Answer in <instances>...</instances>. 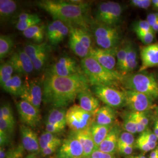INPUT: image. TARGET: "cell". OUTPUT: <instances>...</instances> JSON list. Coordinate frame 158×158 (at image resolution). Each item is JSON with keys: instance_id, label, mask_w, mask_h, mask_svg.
Masks as SVG:
<instances>
[{"instance_id": "obj_21", "label": "cell", "mask_w": 158, "mask_h": 158, "mask_svg": "<svg viewBox=\"0 0 158 158\" xmlns=\"http://www.w3.org/2000/svg\"><path fill=\"white\" fill-rule=\"evenodd\" d=\"M138 64V52L134 44L130 40H128V48L124 62L119 71L123 76L128 74L132 73Z\"/></svg>"}, {"instance_id": "obj_58", "label": "cell", "mask_w": 158, "mask_h": 158, "mask_svg": "<svg viewBox=\"0 0 158 158\" xmlns=\"http://www.w3.org/2000/svg\"><path fill=\"white\" fill-rule=\"evenodd\" d=\"M155 114H156V115L158 117V106H156L155 107Z\"/></svg>"}, {"instance_id": "obj_8", "label": "cell", "mask_w": 158, "mask_h": 158, "mask_svg": "<svg viewBox=\"0 0 158 158\" xmlns=\"http://www.w3.org/2000/svg\"><path fill=\"white\" fill-rule=\"evenodd\" d=\"M92 92L106 106L113 108H119L125 106L124 91L119 90L115 86L93 85Z\"/></svg>"}, {"instance_id": "obj_6", "label": "cell", "mask_w": 158, "mask_h": 158, "mask_svg": "<svg viewBox=\"0 0 158 158\" xmlns=\"http://www.w3.org/2000/svg\"><path fill=\"white\" fill-rule=\"evenodd\" d=\"M123 8L117 2L106 1L100 3L97 8L96 22L111 27H118L122 21Z\"/></svg>"}, {"instance_id": "obj_47", "label": "cell", "mask_w": 158, "mask_h": 158, "mask_svg": "<svg viewBox=\"0 0 158 158\" xmlns=\"http://www.w3.org/2000/svg\"><path fill=\"white\" fill-rule=\"evenodd\" d=\"M89 158H116L113 154L102 152L98 149L94 151Z\"/></svg>"}, {"instance_id": "obj_13", "label": "cell", "mask_w": 158, "mask_h": 158, "mask_svg": "<svg viewBox=\"0 0 158 158\" xmlns=\"http://www.w3.org/2000/svg\"><path fill=\"white\" fill-rule=\"evenodd\" d=\"M83 147L72 132L63 140L56 152V158H83Z\"/></svg>"}, {"instance_id": "obj_40", "label": "cell", "mask_w": 158, "mask_h": 158, "mask_svg": "<svg viewBox=\"0 0 158 158\" xmlns=\"http://www.w3.org/2000/svg\"><path fill=\"white\" fill-rule=\"evenodd\" d=\"M135 143V138L132 134H131L127 131L121 132L119 135L118 144L134 147Z\"/></svg>"}, {"instance_id": "obj_12", "label": "cell", "mask_w": 158, "mask_h": 158, "mask_svg": "<svg viewBox=\"0 0 158 158\" xmlns=\"http://www.w3.org/2000/svg\"><path fill=\"white\" fill-rule=\"evenodd\" d=\"M125 95V106L132 112L145 113L153 107L151 97L141 93L129 90H124Z\"/></svg>"}, {"instance_id": "obj_1", "label": "cell", "mask_w": 158, "mask_h": 158, "mask_svg": "<svg viewBox=\"0 0 158 158\" xmlns=\"http://www.w3.org/2000/svg\"><path fill=\"white\" fill-rule=\"evenodd\" d=\"M42 83L43 102L53 108L66 107L90 85L84 73L68 77L44 74Z\"/></svg>"}, {"instance_id": "obj_50", "label": "cell", "mask_w": 158, "mask_h": 158, "mask_svg": "<svg viewBox=\"0 0 158 158\" xmlns=\"http://www.w3.org/2000/svg\"><path fill=\"white\" fill-rule=\"evenodd\" d=\"M147 22L152 27L155 23L158 22V12L150 13L147 15L146 18Z\"/></svg>"}, {"instance_id": "obj_28", "label": "cell", "mask_w": 158, "mask_h": 158, "mask_svg": "<svg viewBox=\"0 0 158 158\" xmlns=\"http://www.w3.org/2000/svg\"><path fill=\"white\" fill-rule=\"evenodd\" d=\"M113 126L102 125L97 124L95 122L91 126L90 128L91 134L97 149L105 139Z\"/></svg>"}, {"instance_id": "obj_11", "label": "cell", "mask_w": 158, "mask_h": 158, "mask_svg": "<svg viewBox=\"0 0 158 158\" xmlns=\"http://www.w3.org/2000/svg\"><path fill=\"white\" fill-rule=\"evenodd\" d=\"M21 100L28 102L40 110L43 102V88L42 81L36 79H27L23 81V90L19 97Z\"/></svg>"}, {"instance_id": "obj_2", "label": "cell", "mask_w": 158, "mask_h": 158, "mask_svg": "<svg viewBox=\"0 0 158 158\" xmlns=\"http://www.w3.org/2000/svg\"><path fill=\"white\" fill-rule=\"evenodd\" d=\"M38 7L48 13L54 20L89 30L91 26L88 15L89 5L85 2L42 0L37 2Z\"/></svg>"}, {"instance_id": "obj_43", "label": "cell", "mask_w": 158, "mask_h": 158, "mask_svg": "<svg viewBox=\"0 0 158 158\" xmlns=\"http://www.w3.org/2000/svg\"><path fill=\"white\" fill-rule=\"evenodd\" d=\"M15 124L12 123L10 121L0 115V130L3 131L6 134L10 136L13 133Z\"/></svg>"}, {"instance_id": "obj_25", "label": "cell", "mask_w": 158, "mask_h": 158, "mask_svg": "<svg viewBox=\"0 0 158 158\" xmlns=\"http://www.w3.org/2000/svg\"><path fill=\"white\" fill-rule=\"evenodd\" d=\"M116 117L114 108L108 106L100 108L96 114L95 123L106 126H112Z\"/></svg>"}, {"instance_id": "obj_18", "label": "cell", "mask_w": 158, "mask_h": 158, "mask_svg": "<svg viewBox=\"0 0 158 158\" xmlns=\"http://www.w3.org/2000/svg\"><path fill=\"white\" fill-rule=\"evenodd\" d=\"M19 132L22 145L25 151L34 155L40 152L39 138L32 128L25 125H21Z\"/></svg>"}, {"instance_id": "obj_3", "label": "cell", "mask_w": 158, "mask_h": 158, "mask_svg": "<svg viewBox=\"0 0 158 158\" xmlns=\"http://www.w3.org/2000/svg\"><path fill=\"white\" fill-rule=\"evenodd\" d=\"M80 66L83 73L93 85L115 86L121 84L123 76L117 71H111L104 68L91 57L81 59Z\"/></svg>"}, {"instance_id": "obj_37", "label": "cell", "mask_w": 158, "mask_h": 158, "mask_svg": "<svg viewBox=\"0 0 158 158\" xmlns=\"http://www.w3.org/2000/svg\"><path fill=\"white\" fill-rule=\"evenodd\" d=\"M127 48H128V40L121 44V45L119 46L118 48L117 53V66H116V70L118 72H119L124 62L125 59L127 52Z\"/></svg>"}, {"instance_id": "obj_19", "label": "cell", "mask_w": 158, "mask_h": 158, "mask_svg": "<svg viewBox=\"0 0 158 158\" xmlns=\"http://www.w3.org/2000/svg\"><path fill=\"white\" fill-rule=\"evenodd\" d=\"M142 64L138 72L146 71L147 69L158 66V42L139 48Z\"/></svg>"}, {"instance_id": "obj_52", "label": "cell", "mask_w": 158, "mask_h": 158, "mask_svg": "<svg viewBox=\"0 0 158 158\" xmlns=\"http://www.w3.org/2000/svg\"><path fill=\"white\" fill-rule=\"evenodd\" d=\"M148 158H158V146L151 152Z\"/></svg>"}, {"instance_id": "obj_39", "label": "cell", "mask_w": 158, "mask_h": 158, "mask_svg": "<svg viewBox=\"0 0 158 158\" xmlns=\"http://www.w3.org/2000/svg\"><path fill=\"white\" fill-rule=\"evenodd\" d=\"M136 36L145 45H149L153 44L155 38V32L153 31L149 32H136Z\"/></svg>"}, {"instance_id": "obj_56", "label": "cell", "mask_w": 158, "mask_h": 158, "mask_svg": "<svg viewBox=\"0 0 158 158\" xmlns=\"http://www.w3.org/2000/svg\"><path fill=\"white\" fill-rule=\"evenodd\" d=\"M127 158H148L145 155H136V156H131Z\"/></svg>"}, {"instance_id": "obj_5", "label": "cell", "mask_w": 158, "mask_h": 158, "mask_svg": "<svg viewBox=\"0 0 158 158\" xmlns=\"http://www.w3.org/2000/svg\"><path fill=\"white\" fill-rule=\"evenodd\" d=\"M93 26V34L98 48L110 49L118 47L122 38L118 27H111L97 22Z\"/></svg>"}, {"instance_id": "obj_51", "label": "cell", "mask_w": 158, "mask_h": 158, "mask_svg": "<svg viewBox=\"0 0 158 158\" xmlns=\"http://www.w3.org/2000/svg\"><path fill=\"white\" fill-rule=\"evenodd\" d=\"M37 14H29V13H21L20 14L18 17H17V21L16 22H19V21H22L24 20H27L29 19L35 17Z\"/></svg>"}, {"instance_id": "obj_4", "label": "cell", "mask_w": 158, "mask_h": 158, "mask_svg": "<svg viewBox=\"0 0 158 158\" xmlns=\"http://www.w3.org/2000/svg\"><path fill=\"white\" fill-rule=\"evenodd\" d=\"M121 85L125 90L146 94L154 100L158 98V80L153 74L146 71L123 76Z\"/></svg>"}, {"instance_id": "obj_46", "label": "cell", "mask_w": 158, "mask_h": 158, "mask_svg": "<svg viewBox=\"0 0 158 158\" xmlns=\"http://www.w3.org/2000/svg\"><path fill=\"white\" fill-rule=\"evenodd\" d=\"M134 150L133 146H129L126 145L118 144L117 151L119 152L124 155H130Z\"/></svg>"}, {"instance_id": "obj_14", "label": "cell", "mask_w": 158, "mask_h": 158, "mask_svg": "<svg viewBox=\"0 0 158 158\" xmlns=\"http://www.w3.org/2000/svg\"><path fill=\"white\" fill-rule=\"evenodd\" d=\"M16 107L20 121L23 125L31 128L39 125L40 121V110L23 100L17 102Z\"/></svg>"}, {"instance_id": "obj_30", "label": "cell", "mask_w": 158, "mask_h": 158, "mask_svg": "<svg viewBox=\"0 0 158 158\" xmlns=\"http://www.w3.org/2000/svg\"><path fill=\"white\" fill-rule=\"evenodd\" d=\"M18 6L16 1L13 0L0 1V18L1 21L10 19L17 11Z\"/></svg>"}, {"instance_id": "obj_24", "label": "cell", "mask_w": 158, "mask_h": 158, "mask_svg": "<svg viewBox=\"0 0 158 158\" xmlns=\"http://www.w3.org/2000/svg\"><path fill=\"white\" fill-rule=\"evenodd\" d=\"M72 132L83 147L84 152L83 158H90L91 153L97 149L93 139L90 128Z\"/></svg>"}, {"instance_id": "obj_17", "label": "cell", "mask_w": 158, "mask_h": 158, "mask_svg": "<svg viewBox=\"0 0 158 158\" xmlns=\"http://www.w3.org/2000/svg\"><path fill=\"white\" fill-rule=\"evenodd\" d=\"M15 72L18 74L28 76L34 72V64L23 49H18L12 53L10 59Z\"/></svg>"}, {"instance_id": "obj_35", "label": "cell", "mask_w": 158, "mask_h": 158, "mask_svg": "<svg viewBox=\"0 0 158 158\" xmlns=\"http://www.w3.org/2000/svg\"><path fill=\"white\" fill-rule=\"evenodd\" d=\"M41 23V19L40 16L37 14L35 17L29 19L27 20H24L22 21L16 22L15 28L19 31L23 32L27 29L33 27L35 25L40 24Z\"/></svg>"}, {"instance_id": "obj_20", "label": "cell", "mask_w": 158, "mask_h": 158, "mask_svg": "<svg viewBox=\"0 0 158 158\" xmlns=\"http://www.w3.org/2000/svg\"><path fill=\"white\" fill-rule=\"evenodd\" d=\"M70 32L69 35V46L77 56L83 59L89 56L90 50L86 48L81 40L77 31V27L69 25Z\"/></svg>"}, {"instance_id": "obj_22", "label": "cell", "mask_w": 158, "mask_h": 158, "mask_svg": "<svg viewBox=\"0 0 158 158\" xmlns=\"http://www.w3.org/2000/svg\"><path fill=\"white\" fill-rule=\"evenodd\" d=\"M80 107L89 113L96 114L100 108V100L90 90L81 92L77 96Z\"/></svg>"}, {"instance_id": "obj_45", "label": "cell", "mask_w": 158, "mask_h": 158, "mask_svg": "<svg viewBox=\"0 0 158 158\" xmlns=\"http://www.w3.org/2000/svg\"><path fill=\"white\" fill-rule=\"evenodd\" d=\"M62 143H55L53 145H50L49 147H46L43 149H41L40 153L44 156H50L51 155H52L53 153L56 152L57 151L58 149L59 148V147H60Z\"/></svg>"}, {"instance_id": "obj_49", "label": "cell", "mask_w": 158, "mask_h": 158, "mask_svg": "<svg viewBox=\"0 0 158 158\" xmlns=\"http://www.w3.org/2000/svg\"><path fill=\"white\" fill-rule=\"evenodd\" d=\"M10 141V136L6 134L2 130H0V145L1 147L7 145Z\"/></svg>"}, {"instance_id": "obj_44", "label": "cell", "mask_w": 158, "mask_h": 158, "mask_svg": "<svg viewBox=\"0 0 158 158\" xmlns=\"http://www.w3.org/2000/svg\"><path fill=\"white\" fill-rule=\"evenodd\" d=\"M131 4L141 9H148L152 4L151 0H132L130 2Z\"/></svg>"}, {"instance_id": "obj_7", "label": "cell", "mask_w": 158, "mask_h": 158, "mask_svg": "<svg viewBox=\"0 0 158 158\" xmlns=\"http://www.w3.org/2000/svg\"><path fill=\"white\" fill-rule=\"evenodd\" d=\"M95 119L96 114L89 113L78 105L72 106L67 110L66 124L72 132L90 128Z\"/></svg>"}, {"instance_id": "obj_54", "label": "cell", "mask_w": 158, "mask_h": 158, "mask_svg": "<svg viewBox=\"0 0 158 158\" xmlns=\"http://www.w3.org/2000/svg\"><path fill=\"white\" fill-rule=\"evenodd\" d=\"M151 28L152 29L153 31L156 33V32H158V22L155 23L151 27Z\"/></svg>"}, {"instance_id": "obj_38", "label": "cell", "mask_w": 158, "mask_h": 158, "mask_svg": "<svg viewBox=\"0 0 158 158\" xmlns=\"http://www.w3.org/2000/svg\"><path fill=\"white\" fill-rule=\"evenodd\" d=\"M135 146L138 149H140L143 152H149L153 151L156 147L157 144L148 141L147 140L139 136L136 140Z\"/></svg>"}, {"instance_id": "obj_10", "label": "cell", "mask_w": 158, "mask_h": 158, "mask_svg": "<svg viewBox=\"0 0 158 158\" xmlns=\"http://www.w3.org/2000/svg\"><path fill=\"white\" fill-rule=\"evenodd\" d=\"M81 73H83L82 69L76 60L70 56L64 55L47 68L45 74L68 77Z\"/></svg>"}, {"instance_id": "obj_26", "label": "cell", "mask_w": 158, "mask_h": 158, "mask_svg": "<svg viewBox=\"0 0 158 158\" xmlns=\"http://www.w3.org/2000/svg\"><path fill=\"white\" fill-rule=\"evenodd\" d=\"M66 108H53L49 113L46 123L65 128L66 125Z\"/></svg>"}, {"instance_id": "obj_32", "label": "cell", "mask_w": 158, "mask_h": 158, "mask_svg": "<svg viewBox=\"0 0 158 158\" xmlns=\"http://www.w3.org/2000/svg\"><path fill=\"white\" fill-rule=\"evenodd\" d=\"M15 72L10 60L6 61H2L1 62L0 66V84L2 86L14 76L13 74Z\"/></svg>"}, {"instance_id": "obj_48", "label": "cell", "mask_w": 158, "mask_h": 158, "mask_svg": "<svg viewBox=\"0 0 158 158\" xmlns=\"http://www.w3.org/2000/svg\"><path fill=\"white\" fill-rule=\"evenodd\" d=\"M64 130V128H63L62 127L46 123V131L51 132L52 134H58L62 132Z\"/></svg>"}, {"instance_id": "obj_31", "label": "cell", "mask_w": 158, "mask_h": 158, "mask_svg": "<svg viewBox=\"0 0 158 158\" xmlns=\"http://www.w3.org/2000/svg\"><path fill=\"white\" fill-rule=\"evenodd\" d=\"M14 43L10 36L1 35L0 36V58L2 60L12 52Z\"/></svg>"}, {"instance_id": "obj_16", "label": "cell", "mask_w": 158, "mask_h": 158, "mask_svg": "<svg viewBox=\"0 0 158 158\" xmlns=\"http://www.w3.org/2000/svg\"><path fill=\"white\" fill-rule=\"evenodd\" d=\"M69 25L60 20H53L46 28V36L51 46L59 45L69 36Z\"/></svg>"}, {"instance_id": "obj_34", "label": "cell", "mask_w": 158, "mask_h": 158, "mask_svg": "<svg viewBox=\"0 0 158 158\" xmlns=\"http://www.w3.org/2000/svg\"><path fill=\"white\" fill-rule=\"evenodd\" d=\"M23 145H18L14 148L5 149L3 147L0 149V158H22L24 154Z\"/></svg>"}, {"instance_id": "obj_33", "label": "cell", "mask_w": 158, "mask_h": 158, "mask_svg": "<svg viewBox=\"0 0 158 158\" xmlns=\"http://www.w3.org/2000/svg\"><path fill=\"white\" fill-rule=\"evenodd\" d=\"M40 150L55 143H62L63 141L58 138L56 134L49 132H44L39 138Z\"/></svg>"}, {"instance_id": "obj_55", "label": "cell", "mask_w": 158, "mask_h": 158, "mask_svg": "<svg viewBox=\"0 0 158 158\" xmlns=\"http://www.w3.org/2000/svg\"><path fill=\"white\" fill-rule=\"evenodd\" d=\"M152 4L155 8L158 10V0H152Z\"/></svg>"}, {"instance_id": "obj_23", "label": "cell", "mask_w": 158, "mask_h": 158, "mask_svg": "<svg viewBox=\"0 0 158 158\" xmlns=\"http://www.w3.org/2000/svg\"><path fill=\"white\" fill-rule=\"evenodd\" d=\"M120 134L121 131L118 126L117 125H113L105 139L98 148V149L103 152L114 155L117 151L118 139Z\"/></svg>"}, {"instance_id": "obj_42", "label": "cell", "mask_w": 158, "mask_h": 158, "mask_svg": "<svg viewBox=\"0 0 158 158\" xmlns=\"http://www.w3.org/2000/svg\"><path fill=\"white\" fill-rule=\"evenodd\" d=\"M133 30L135 32H149L153 31L149 23H148L147 20L140 19L134 23Z\"/></svg>"}, {"instance_id": "obj_27", "label": "cell", "mask_w": 158, "mask_h": 158, "mask_svg": "<svg viewBox=\"0 0 158 158\" xmlns=\"http://www.w3.org/2000/svg\"><path fill=\"white\" fill-rule=\"evenodd\" d=\"M23 81L19 74H14L11 79L1 86L3 90L13 96L20 97L23 90Z\"/></svg>"}, {"instance_id": "obj_29", "label": "cell", "mask_w": 158, "mask_h": 158, "mask_svg": "<svg viewBox=\"0 0 158 158\" xmlns=\"http://www.w3.org/2000/svg\"><path fill=\"white\" fill-rule=\"evenodd\" d=\"M46 27L44 24L40 23L27 29L23 32V36L26 38L33 40L35 44L43 43Z\"/></svg>"}, {"instance_id": "obj_15", "label": "cell", "mask_w": 158, "mask_h": 158, "mask_svg": "<svg viewBox=\"0 0 158 158\" xmlns=\"http://www.w3.org/2000/svg\"><path fill=\"white\" fill-rule=\"evenodd\" d=\"M118 48L104 49L98 47L91 49L89 56L93 57L104 68L111 71H117V53Z\"/></svg>"}, {"instance_id": "obj_36", "label": "cell", "mask_w": 158, "mask_h": 158, "mask_svg": "<svg viewBox=\"0 0 158 158\" xmlns=\"http://www.w3.org/2000/svg\"><path fill=\"white\" fill-rule=\"evenodd\" d=\"M123 127L125 131L128 132L133 135L137 132V127L135 122L131 115V111L126 113L123 117Z\"/></svg>"}, {"instance_id": "obj_53", "label": "cell", "mask_w": 158, "mask_h": 158, "mask_svg": "<svg viewBox=\"0 0 158 158\" xmlns=\"http://www.w3.org/2000/svg\"><path fill=\"white\" fill-rule=\"evenodd\" d=\"M155 135L157 137L158 139V118L156 120L155 125H154V131H153Z\"/></svg>"}, {"instance_id": "obj_41", "label": "cell", "mask_w": 158, "mask_h": 158, "mask_svg": "<svg viewBox=\"0 0 158 158\" xmlns=\"http://www.w3.org/2000/svg\"><path fill=\"white\" fill-rule=\"evenodd\" d=\"M0 115L4 117L12 123L15 124V119L11 106L9 103L6 102L1 105L0 109Z\"/></svg>"}, {"instance_id": "obj_9", "label": "cell", "mask_w": 158, "mask_h": 158, "mask_svg": "<svg viewBox=\"0 0 158 158\" xmlns=\"http://www.w3.org/2000/svg\"><path fill=\"white\" fill-rule=\"evenodd\" d=\"M34 64L35 70L42 71L45 68L52 51V46L47 43H28L23 48Z\"/></svg>"}, {"instance_id": "obj_57", "label": "cell", "mask_w": 158, "mask_h": 158, "mask_svg": "<svg viewBox=\"0 0 158 158\" xmlns=\"http://www.w3.org/2000/svg\"><path fill=\"white\" fill-rule=\"evenodd\" d=\"M25 158H37L36 156H35V155H34V154H30V155H28L27 157Z\"/></svg>"}]
</instances>
